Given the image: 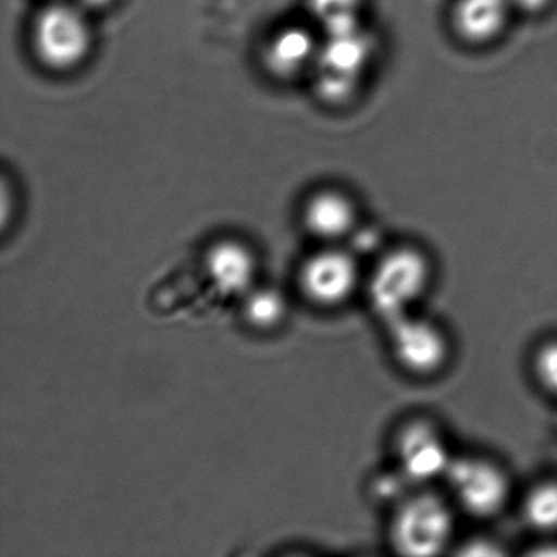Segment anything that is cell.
Instances as JSON below:
<instances>
[{
	"label": "cell",
	"mask_w": 557,
	"mask_h": 557,
	"mask_svg": "<svg viewBox=\"0 0 557 557\" xmlns=\"http://www.w3.org/2000/svg\"><path fill=\"white\" fill-rule=\"evenodd\" d=\"M32 41L45 66L54 71L74 70L92 48V30L86 9L64 2L48 5L35 18Z\"/></svg>",
	"instance_id": "obj_3"
},
{
	"label": "cell",
	"mask_w": 557,
	"mask_h": 557,
	"mask_svg": "<svg viewBox=\"0 0 557 557\" xmlns=\"http://www.w3.org/2000/svg\"><path fill=\"white\" fill-rule=\"evenodd\" d=\"M513 15L510 0H453L449 27L461 44L487 48L504 37Z\"/></svg>",
	"instance_id": "obj_8"
},
{
	"label": "cell",
	"mask_w": 557,
	"mask_h": 557,
	"mask_svg": "<svg viewBox=\"0 0 557 557\" xmlns=\"http://www.w3.org/2000/svg\"><path fill=\"white\" fill-rule=\"evenodd\" d=\"M115 0H77V4L83 9H90V11H102V9L110 8Z\"/></svg>",
	"instance_id": "obj_17"
},
{
	"label": "cell",
	"mask_w": 557,
	"mask_h": 557,
	"mask_svg": "<svg viewBox=\"0 0 557 557\" xmlns=\"http://www.w3.org/2000/svg\"><path fill=\"white\" fill-rule=\"evenodd\" d=\"M400 475L413 484H425L445 478L455 456L442 430L425 419H416L400 426L394 440Z\"/></svg>",
	"instance_id": "obj_6"
},
{
	"label": "cell",
	"mask_w": 557,
	"mask_h": 557,
	"mask_svg": "<svg viewBox=\"0 0 557 557\" xmlns=\"http://www.w3.org/2000/svg\"><path fill=\"white\" fill-rule=\"evenodd\" d=\"M305 224L312 236L337 243L357 227L355 201L341 190H322L312 195L305 207Z\"/></svg>",
	"instance_id": "obj_9"
},
{
	"label": "cell",
	"mask_w": 557,
	"mask_h": 557,
	"mask_svg": "<svg viewBox=\"0 0 557 557\" xmlns=\"http://www.w3.org/2000/svg\"><path fill=\"white\" fill-rule=\"evenodd\" d=\"M453 534V508L442 495L430 491L406 495L391 518V546L403 556H438L451 543Z\"/></svg>",
	"instance_id": "obj_1"
},
{
	"label": "cell",
	"mask_w": 557,
	"mask_h": 557,
	"mask_svg": "<svg viewBox=\"0 0 557 557\" xmlns=\"http://www.w3.org/2000/svg\"><path fill=\"white\" fill-rule=\"evenodd\" d=\"M389 327L391 348L397 364L412 376H435L446 367L451 344L442 327L430 319L410 314L394 319Z\"/></svg>",
	"instance_id": "obj_5"
},
{
	"label": "cell",
	"mask_w": 557,
	"mask_h": 557,
	"mask_svg": "<svg viewBox=\"0 0 557 557\" xmlns=\"http://www.w3.org/2000/svg\"><path fill=\"white\" fill-rule=\"evenodd\" d=\"M318 57L314 38L305 28L278 32L267 48V64L280 77L296 76Z\"/></svg>",
	"instance_id": "obj_11"
},
{
	"label": "cell",
	"mask_w": 557,
	"mask_h": 557,
	"mask_svg": "<svg viewBox=\"0 0 557 557\" xmlns=\"http://www.w3.org/2000/svg\"><path fill=\"white\" fill-rule=\"evenodd\" d=\"M360 280L357 260L345 250L331 249L311 256L299 273V285L309 301L335 308L351 298Z\"/></svg>",
	"instance_id": "obj_7"
},
{
	"label": "cell",
	"mask_w": 557,
	"mask_h": 557,
	"mask_svg": "<svg viewBox=\"0 0 557 557\" xmlns=\"http://www.w3.org/2000/svg\"><path fill=\"white\" fill-rule=\"evenodd\" d=\"M211 282L227 295H247L256 278V257L249 247L236 240L214 244L207 256Z\"/></svg>",
	"instance_id": "obj_10"
},
{
	"label": "cell",
	"mask_w": 557,
	"mask_h": 557,
	"mask_svg": "<svg viewBox=\"0 0 557 557\" xmlns=\"http://www.w3.org/2000/svg\"><path fill=\"white\" fill-rule=\"evenodd\" d=\"M433 282L429 256L413 246L396 247L377 262L371 276L374 309L386 324L410 314L425 298Z\"/></svg>",
	"instance_id": "obj_2"
},
{
	"label": "cell",
	"mask_w": 557,
	"mask_h": 557,
	"mask_svg": "<svg viewBox=\"0 0 557 557\" xmlns=\"http://www.w3.org/2000/svg\"><path fill=\"white\" fill-rule=\"evenodd\" d=\"M557 0H510L515 15L524 17H541L556 5Z\"/></svg>",
	"instance_id": "obj_16"
},
{
	"label": "cell",
	"mask_w": 557,
	"mask_h": 557,
	"mask_svg": "<svg viewBox=\"0 0 557 557\" xmlns=\"http://www.w3.org/2000/svg\"><path fill=\"white\" fill-rule=\"evenodd\" d=\"M286 314V302L275 289H253L244 299V318L259 331L276 327Z\"/></svg>",
	"instance_id": "obj_13"
},
{
	"label": "cell",
	"mask_w": 557,
	"mask_h": 557,
	"mask_svg": "<svg viewBox=\"0 0 557 557\" xmlns=\"http://www.w3.org/2000/svg\"><path fill=\"white\" fill-rule=\"evenodd\" d=\"M521 515L540 533H557V481H541L524 494Z\"/></svg>",
	"instance_id": "obj_12"
},
{
	"label": "cell",
	"mask_w": 557,
	"mask_h": 557,
	"mask_svg": "<svg viewBox=\"0 0 557 557\" xmlns=\"http://www.w3.org/2000/svg\"><path fill=\"white\" fill-rule=\"evenodd\" d=\"M443 479L455 504L471 517H495L510 498L507 472L482 456H455Z\"/></svg>",
	"instance_id": "obj_4"
},
{
	"label": "cell",
	"mask_w": 557,
	"mask_h": 557,
	"mask_svg": "<svg viewBox=\"0 0 557 557\" xmlns=\"http://www.w3.org/2000/svg\"><path fill=\"white\" fill-rule=\"evenodd\" d=\"M531 367L537 384L557 396V338H550L536 348Z\"/></svg>",
	"instance_id": "obj_15"
},
{
	"label": "cell",
	"mask_w": 557,
	"mask_h": 557,
	"mask_svg": "<svg viewBox=\"0 0 557 557\" xmlns=\"http://www.w3.org/2000/svg\"><path fill=\"white\" fill-rule=\"evenodd\" d=\"M358 0H311L314 17L324 25L329 35L355 28V9Z\"/></svg>",
	"instance_id": "obj_14"
}]
</instances>
